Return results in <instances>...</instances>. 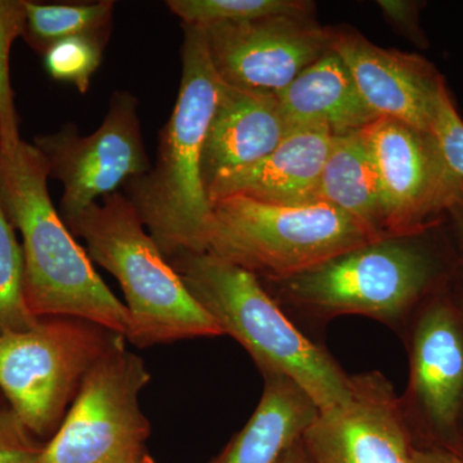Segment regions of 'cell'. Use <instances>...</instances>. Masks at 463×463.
Segmentation results:
<instances>
[{
    "label": "cell",
    "mask_w": 463,
    "mask_h": 463,
    "mask_svg": "<svg viewBox=\"0 0 463 463\" xmlns=\"http://www.w3.org/2000/svg\"><path fill=\"white\" fill-rule=\"evenodd\" d=\"M221 83L205 33L184 26L181 87L161 130L156 164L123 187L167 260L183 252L207 251L213 205L203 182V154Z\"/></svg>",
    "instance_id": "obj_1"
},
{
    "label": "cell",
    "mask_w": 463,
    "mask_h": 463,
    "mask_svg": "<svg viewBox=\"0 0 463 463\" xmlns=\"http://www.w3.org/2000/svg\"><path fill=\"white\" fill-rule=\"evenodd\" d=\"M48 178L42 152L24 139L12 156L0 154V203L23 239L27 307L39 319L75 317L127 339L129 310L58 214Z\"/></svg>",
    "instance_id": "obj_2"
},
{
    "label": "cell",
    "mask_w": 463,
    "mask_h": 463,
    "mask_svg": "<svg viewBox=\"0 0 463 463\" xmlns=\"http://www.w3.org/2000/svg\"><path fill=\"white\" fill-rule=\"evenodd\" d=\"M167 261L223 335L245 347L263 376L291 380L318 411L345 401L352 376L298 331L254 274L207 251L183 252Z\"/></svg>",
    "instance_id": "obj_3"
},
{
    "label": "cell",
    "mask_w": 463,
    "mask_h": 463,
    "mask_svg": "<svg viewBox=\"0 0 463 463\" xmlns=\"http://www.w3.org/2000/svg\"><path fill=\"white\" fill-rule=\"evenodd\" d=\"M67 227L85 241L90 260L120 283L130 316V344L149 347L223 336L218 323L164 257L123 192L103 197L102 203H91Z\"/></svg>",
    "instance_id": "obj_4"
},
{
    "label": "cell",
    "mask_w": 463,
    "mask_h": 463,
    "mask_svg": "<svg viewBox=\"0 0 463 463\" xmlns=\"http://www.w3.org/2000/svg\"><path fill=\"white\" fill-rule=\"evenodd\" d=\"M425 234L373 241L306 272L269 283L282 300L312 318L362 316L402 325L443 288L444 260L423 240Z\"/></svg>",
    "instance_id": "obj_5"
},
{
    "label": "cell",
    "mask_w": 463,
    "mask_h": 463,
    "mask_svg": "<svg viewBox=\"0 0 463 463\" xmlns=\"http://www.w3.org/2000/svg\"><path fill=\"white\" fill-rule=\"evenodd\" d=\"M368 242L365 232L330 203L279 206L231 196L213 203L207 252L277 282Z\"/></svg>",
    "instance_id": "obj_6"
},
{
    "label": "cell",
    "mask_w": 463,
    "mask_h": 463,
    "mask_svg": "<svg viewBox=\"0 0 463 463\" xmlns=\"http://www.w3.org/2000/svg\"><path fill=\"white\" fill-rule=\"evenodd\" d=\"M120 337L75 317H45L29 330L5 332L0 392L33 437L52 438L85 376Z\"/></svg>",
    "instance_id": "obj_7"
},
{
    "label": "cell",
    "mask_w": 463,
    "mask_h": 463,
    "mask_svg": "<svg viewBox=\"0 0 463 463\" xmlns=\"http://www.w3.org/2000/svg\"><path fill=\"white\" fill-rule=\"evenodd\" d=\"M116 341L91 367L39 463H134L151 425L139 394L151 381L145 361Z\"/></svg>",
    "instance_id": "obj_8"
},
{
    "label": "cell",
    "mask_w": 463,
    "mask_h": 463,
    "mask_svg": "<svg viewBox=\"0 0 463 463\" xmlns=\"http://www.w3.org/2000/svg\"><path fill=\"white\" fill-rule=\"evenodd\" d=\"M410 321V380L401 404L414 446L444 448L463 456L461 304L441 288Z\"/></svg>",
    "instance_id": "obj_9"
},
{
    "label": "cell",
    "mask_w": 463,
    "mask_h": 463,
    "mask_svg": "<svg viewBox=\"0 0 463 463\" xmlns=\"http://www.w3.org/2000/svg\"><path fill=\"white\" fill-rule=\"evenodd\" d=\"M33 145L47 161L50 176L62 183L61 216L66 225L99 197L116 194L151 169L138 100L127 90L115 91L96 132L80 136L74 124H67L56 133L35 137Z\"/></svg>",
    "instance_id": "obj_10"
},
{
    "label": "cell",
    "mask_w": 463,
    "mask_h": 463,
    "mask_svg": "<svg viewBox=\"0 0 463 463\" xmlns=\"http://www.w3.org/2000/svg\"><path fill=\"white\" fill-rule=\"evenodd\" d=\"M379 176L388 237L421 236L463 201L434 134L379 118L361 130Z\"/></svg>",
    "instance_id": "obj_11"
},
{
    "label": "cell",
    "mask_w": 463,
    "mask_h": 463,
    "mask_svg": "<svg viewBox=\"0 0 463 463\" xmlns=\"http://www.w3.org/2000/svg\"><path fill=\"white\" fill-rule=\"evenodd\" d=\"M203 30L222 81L273 94L331 50L332 29L310 17H268Z\"/></svg>",
    "instance_id": "obj_12"
},
{
    "label": "cell",
    "mask_w": 463,
    "mask_h": 463,
    "mask_svg": "<svg viewBox=\"0 0 463 463\" xmlns=\"http://www.w3.org/2000/svg\"><path fill=\"white\" fill-rule=\"evenodd\" d=\"M315 463H410L414 441L390 381L352 376L345 401L319 411L301 437Z\"/></svg>",
    "instance_id": "obj_13"
},
{
    "label": "cell",
    "mask_w": 463,
    "mask_h": 463,
    "mask_svg": "<svg viewBox=\"0 0 463 463\" xmlns=\"http://www.w3.org/2000/svg\"><path fill=\"white\" fill-rule=\"evenodd\" d=\"M331 50L344 61L365 105L377 118H392L432 133L443 76L419 54L385 50L353 32L332 29Z\"/></svg>",
    "instance_id": "obj_14"
},
{
    "label": "cell",
    "mask_w": 463,
    "mask_h": 463,
    "mask_svg": "<svg viewBox=\"0 0 463 463\" xmlns=\"http://www.w3.org/2000/svg\"><path fill=\"white\" fill-rule=\"evenodd\" d=\"M334 137L323 127L291 130L268 156L216 176L207 185L210 203L231 196L279 206L321 203L319 181Z\"/></svg>",
    "instance_id": "obj_15"
},
{
    "label": "cell",
    "mask_w": 463,
    "mask_h": 463,
    "mask_svg": "<svg viewBox=\"0 0 463 463\" xmlns=\"http://www.w3.org/2000/svg\"><path fill=\"white\" fill-rule=\"evenodd\" d=\"M288 133L277 94L222 81L203 146V176L206 191L216 176L268 156Z\"/></svg>",
    "instance_id": "obj_16"
},
{
    "label": "cell",
    "mask_w": 463,
    "mask_h": 463,
    "mask_svg": "<svg viewBox=\"0 0 463 463\" xmlns=\"http://www.w3.org/2000/svg\"><path fill=\"white\" fill-rule=\"evenodd\" d=\"M289 132L298 128H327L334 136L361 132L376 120L352 74L334 51L307 67L277 94Z\"/></svg>",
    "instance_id": "obj_17"
},
{
    "label": "cell",
    "mask_w": 463,
    "mask_h": 463,
    "mask_svg": "<svg viewBox=\"0 0 463 463\" xmlns=\"http://www.w3.org/2000/svg\"><path fill=\"white\" fill-rule=\"evenodd\" d=\"M319 411L291 380L265 374L257 410L212 463H276Z\"/></svg>",
    "instance_id": "obj_18"
},
{
    "label": "cell",
    "mask_w": 463,
    "mask_h": 463,
    "mask_svg": "<svg viewBox=\"0 0 463 463\" xmlns=\"http://www.w3.org/2000/svg\"><path fill=\"white\" fill-rule=\"evenodd\" d=\"M319 201L352 218L371 241L388 239L379 176L361 132L334 137L319 181Z\"/></svg>",
    "instance_id": "obj_19"
},
{
    "label": "cell",
    "mask_w": 463,
    "mask_h": 463,
    "mask_svg": "<svg viewBox=\"0 0 463 463\" xmlns=\"http://www.w3.org/2000/svg\"><path fill=\"white\" fill-rule=\"evenodd\" d=\"M25 5L24 38L39 53L44 54L51 45L74 36L109 41L115 11V2L111 0L69 5H44L26 0Z\"/></svg>",
    "instance_id": "obj_20"
},
{
    "label": "cell",
    "mask_w": 463,
    "mask_h": 463,
    "mask_svg": "<svg viewBox=\"0 0 463 463\" xmlns=\"http://www.w3.org/2000/svg\"><path fill=\"white\" fill-rule=\"evenodd\" d=\"M166 5L183 26L200 29L276 16L310 17L313 9L304 0H169Z\"/></svg>",
    "instance_id": "obj_21"
},
{
    "label": "cell",
    "mask_w": 463,
    "mask_h": 463,
    "mask_svg": "<svg viewBox=\"0 0 463 463\" xmlns=\"http://www.w3.org/2000/svg\"><path fill=\"white\" fill-rule=\"evenodd\" d=\"M39 321L26 303L23 246L0 203V335L29 330Z\"/></svg>",
    "instance_id": "obj_22"
},
{
    "label": "cell",
    "mask_w": 463,
    "mask_h": 463,
    "mask_svg": "<svg viewBox=\"0 0 463 463\" xmlns=\"http://www.w3.org/2000/svg\"><path fill=\"white\" fill-rule=\"evenodd\" d=\"M26 0H0V154L12 155L20 146V127L12 90L9 56L12 45L24 36Z\"/></svg>",
    "instance_id": "obj_23"
},
{
    "label": "cell",
    "mask_w": 463,
    "mask_h": 463,
    "mask_svg": "<svg viewBox=\"0 0 463 463\" xmlns=\"http://www.w3.org/2000/svg\"><path fill=\"white\" fill-rule=\"evenodd\" d=\"M106 43L93 36L57 42L43 54L45 70L54 80L72 84L80 93H87L91 76L102 63Z\"/></svg>",
    "instance_id": "obj_24"
},
{
    "label": "cell",
    "mask_w": 463,
    "mask_h": 463,
    "mask_svg": "<svg viewBox=\"0 0 463 463\" xmlns=\"http://www.w3.org/2000/svg\"><path fill=\"white\" fill-rule=\"evenodd\" d=\"M44 448L0 399V463H39Z\"/></svg>",
    "instance_id": "obj_25"
},
{
    "label": "cell",
    "mask_w": 463,
    "mask_h": 463,
    "mask_svg": "<svg viewBox=\"0 0 463 463\" xmlns=\"http://www.w3.org/2000/svg\"><path fill=\"white\" fill-rule=\"evenodd\" d=\"M432 134L437 138L448 166L463 182V118L448 90L441 96Z\"/></svg>",
    "instance_id": "obj_26"
},
{
    "label": "cell",
    "mask_w": 463,
    "mask_h": 463,
    "mask_svg": "<svg viewBox=\"0 0 463 463\" xmlns=\"http://www.w3.org/2000/svg\"><path fill=\"white\" fill-rule=\"evenodd\" d=\"M383 9L385 16L389 18L392 25L397 26L404 35L417 44L426 45V38L423 35L419 23V11L421 3L405 2V0H381L377 2Z\"/></svg>",
    "instance_id": "obj_27"
},
{
    "label": "cell",
    "mask_w": 463,
    "mask_h": 463,
    "mask_svg": "<svg viewBox=\"0 0 463 463\" xmlns=\"http://www.w3.org/2000/svg\"><path fill=\"white\" fill-rule=\"evenodd\" d=\"M410 463H463V456L437 447H414Z\"/></svg>",
    "instance_id": "obj_28"
},
{
    "label": "cell",
    "mask_w": 463,
    "mask_h": 463,
    "mask_svg": "<svg viewBox=\"0 0 463 463\" xmlns=\"http://www.w3.org/2000/svg\"><path fill=\"white\" fill-rule=\"evenodd\" d=\"M276 463H315L312 457L307 453L304 446L303 439H298L294 444H291L279 457Z\"/></svg>",
    "instance_id": "obj_29"
},
{
    "label": "cell",
    "mask_w": 463,
    "mask_h": 463,
    "mask_svg": "<svg viewBox=\"0 0 463 463\" xmlns=\"http://www.w3.org/2000/svg\"><path fill=\"white\" fill-rule=\"evenodd\" d=\"M452 218L453 224H455V231L457 234V240H458V249H459V265H461V274H462V288H463V201L461 203H457L452 210H450L449 214H448ZM463 309V298L462 300L459 301Z\"/></svg>",
    "instance_id": "obj_30"
},
{
    "label": "cell",
    "mask_w": 463,
    "mask_h": 463,
    "mask_svg": "<svg viewBox=\"0 0 463 463\" xmlns=\"http://www.w3.org/2000/svg\"><path fill=\"white\" fill-rule=\"evenodd\" d=\"M134 463H156L155 462V459L152 458L151 456L147 455V453H145V455L139 457L138 459H137Z\"/></svg>",
    "instance_id": "obj_31"
}]
</instances>
